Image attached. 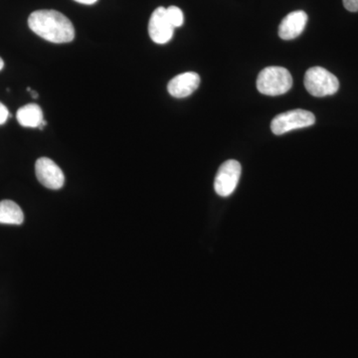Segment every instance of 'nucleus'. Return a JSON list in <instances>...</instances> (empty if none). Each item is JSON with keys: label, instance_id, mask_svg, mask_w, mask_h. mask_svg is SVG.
<instances>
[{"label": "nucleus", "instance_id": "6", "mask_svg": "<svg viewBox=\"0 0 358 358\" xmlns=\"http://www.w3.org/2000/svg\"><path fill=\"white\" fill-rule=\"evenodd\" d=\"M35 173L39 182L49 189L58 190L64 186L65 176L62 169L48 157H40L37 159Z\"/></svg>", "mask_w": 358, "mask_h": 358}, {"label": "nucleus", "instance_id": "11", "mask_svg": "<svg viewBox=\"0 0 358 358\" xmlns=\"http://www.w3.org/2000/svg\"><path fill=\"white\" fill-rule=\"evenodd\" d=\"M24 221V214L20 205L11 200L0 201V224L21 225Z\"/></svg>", "mask_w": 358, "mask_h": 358}, {"label": "nucleus", "instance_id": "13", "mask_svg": "<svg viewBox=\"0 0 358 358\" xmlns=\"http://www.w3.org/2000/svg\"><path fill=\"white\" fill-rule=\"evenodd\" d=\"M343 6L350 13H357L358 0H343Z\"/></svg>", "mask_w": 358, "mask_h": 358}, {"label": "nucleus", "instance_id": "2", "mask_svg": "<svg viewBox=\"0 0 358 358\" xmlns=\"http://www.w3.org/2000/svg\"><path fill=\"white\" fill-rule=\"evenodd\" d=\"M293 86V77L288 70L282 67L265 68L257 79V89L263 95H284Z\"/></svg>", "mask_w": 358, "mask_h": 358}, {"label": "nucleus", "instance_id": "1", "mask_svg": "<svg viewBox=\"0 0 358 358\" xmlns=\"http://www.w3.org/2000/svg\"><path fill=\"white\" fill-rule=\"evenodd\" d=\"M28 25L35 34L52 43H68L75 37L72 22L56 10H37L30 14Z\"/></svg>", "mask_w": 358, "mask_h": 358}, {"label": "nucleus", "instance_id": "12", "mask_svg": "<svg viewBox=\"0 0 358 358\" xmlns=\"http://www.w3.org/2000/svg\"><path fill=\"white\" fill-rule=\"evenodd\" d=\"M166 15L169 22L173 24L174 28L180 27L185 22L183 13L178 6H169V8H166Z\"/></svg>", "mask_w": 358, "mask_h": 358}, {"label": "nucleus", "instance_id": "9", "mask_svg": "<svg viewBox=\"0 0 358 358\" xmlns=\"http://www.w3.org/2000/svg\"><path fill=\"white\" fill-rule=\"evenodd\" d=\"M308 22L305 11H294L282 20L279 26V36L282 40H292L300 36Z\"/></svg>", "mask_w": 358, "mask_h": 358}, {"label": "nucleus", "instance_id": "4", "mask_svg": "<svg viewBox=\"0 0 358 358\" xmlns=\"http://www.w3.org/2000/svg\"><path fill=\"white\" fill-rule=\"evenodd\" d=\"M315 122L313 113L306 110H293L275 117L271 122V129L277 136H281L294 129L308 128Z\"/></svg>", "mask_w": 358, "mask_h": 358}, {"label": "nucleus", "instance_id": "5", "mask_svg": "<svg viewBox=\"0 0 358 358\" xmlns=\"http://www.w3.org/2000/svg\"><path fill=\"white\" fill-rule=\"evenodd\" d=\"M241 164L234 159L227 160L219 167L214 180V189L219 196L228 197L235 192L241 178Z\"/></svg>", "mask_w": 358, "mask_h": 358}, {"label": "nucleus", "instance_id": "10", "mask_svg": "<svg viewBox=\"0 0 358 358\" xmlns=\"http://www.w3.org/2000/svg\"><path fill=\"white\" fill-rule=\"evenodd\" d=\"M17 121L24 128H39L43 129L46 126L44 121L43 112L37 103H28L20 108L16 114Z\"/></svg>", "mask_w": 358, "mask_h": 358}, {"label": "nucleus", "instance_id": "15", "mask_svg": "<svg viewBox=\"0 0 358 358\" xmlns=\"http://www.w3.org/2000/svg\"><path fill=\"white\" fill-rule=\"evenodd\" d=\"M75 1L81 4H86V6H91V4L96 3L98 0H75Z\"/></svg>", "mask_w": 358, "mask_h": 358}, {"label": "nucleus", "instance_id": "3", "mask_svg": "<svg viewBox=\"0 0 358 358\" xmlns=\"http://www.w3.org/2000/svg\"><path fill=\"white\" fill-rule=\"evenodd\" d=\"M305 87L313 96L334 95L339 89L338 78L322 67H313L305 75Z\"/></svg>", "mask_w": 358, "mask_h": 358}, {"label": "nucleus", "instance_id": "14", "mask_svg": "<svg viewBox=\"0 0 358 358\" xmlns=\"http://www.w3.org/2000/svg\"><path fill=\"white\" fill-rule=\"evenodd\" d=\"M9 117V110L3 103H0V126L6 124Z\"/></svg>", "mask_w": 358, "mask_h": 358}, {"label": "nucleus", "instance_id": "8", "mask_svg": "<svg viewBox=\"0 0 358 358\" xmlns=\"http://www.w3.org/2000/svg\"><path fill=\"white\" fill-rule=\"evenodd\" d=\"M199 85L200 77L197 73L186 72L171 79L167 90L174 98H186L194 93Z\"/></svg>", "mask_w": 358, "mask_h": 358}, {"label": "nucleus", "instance_id": "16", "mask_svg": "<svg viewBox=\"0 0 358 358\" xmlns=\"http://www.w3.org/2000/svg\"><path fill=\"white\" fill-rule=\"evenodd\" d=\"M30 92H31V96L33 99L38 98V94H37L36 92L32 91V90Z\"/></svg>", "mask_w": 358, "mask_h": 358}, {"label": "nucleus", "instance_id": "17", "mask_svg": "<svg viewBox=\"0 0 358 358\" xmlns=\"http://www.w3.org/2000/svg\"><path fill=\"white\" fill-rule=\"evenodd\" d=\"M3 67H4L3 60H2L1 57H0V71L3 69Z\"/></svg>", "mask_w": 358, "mask_h": 358}, {"label": "nucleus", "instance_id": "7", "mask_svg": "<svg viewBox=\"0 0 358 358\" xmlns=\"http://www.w3.org/2000/svg\"><path fill=\"white\" fill-rule=\"evenodd\" d=\"M174 29L166 15V8L159 7L152 14L148 23L150 38L157 44H166L173 38Z\"/></svg>", "mask_w": 358, "mask_h": 358}]
</instances>
